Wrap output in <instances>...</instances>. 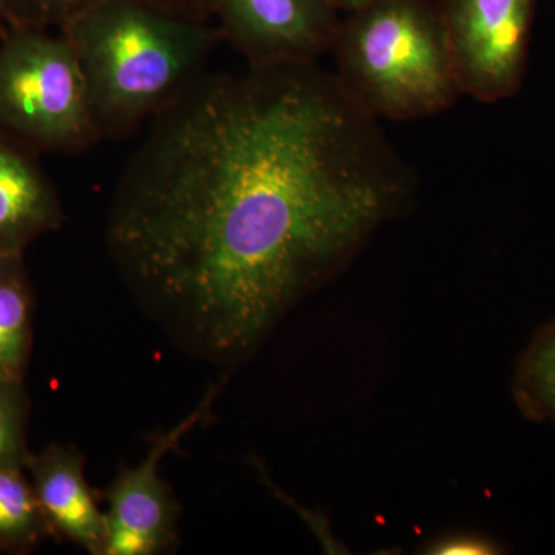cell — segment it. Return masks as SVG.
Here are the masks:
<instances>
[{
    "mask_svg": "<svg viewBox=\"0 0 555 555\" xmlns=\"http://www.w3.org/2000/svg\"><path fill=\"white\" fill-rule=\"evenodd\" d=\"M516 396L529 418L555 422V323L537 335L521 358Z\"/></svg>",
    "mask_w": 555,
    "mask_h": 555,
    "instance_id": "cell-12",
    "label": "cell"
},
{
    "mask_svg": "<svg viewBox=\"0 0 555 555\" xmlns=\"http://www.w3.org/2000/svg\"><path fill=\"white\" fill-rule=\"evenodd\" d=\"M436 554H491L492 546L483 540L463 539V537H456V539L448 540V542L440 543V545L434 547Z\"/></svg>",
    "mask_w": 555,
    "mask_h": 555,
    "instance_id": "cell-16",
    "label": "cell"
},
{
    "mask_svg": "<svg viewBox=\"0 0 555 555\" xmlns=\"http://www.w3.org/2000/svg\"><path fill=\"white\" fill-rule=\"evenodd\" d=\"M38 156L0 133V257L24 255L33 241L64 224L60 196Z\"/></svg>",
    "mask_w": 555,
    "mask_h": 555,
    "instance_id": "cell-9",
    "label": "cell"
},
{
    "mask_svg": "<svg viewBox=\"0 0 555 555\" xmlns=\"http://www.w3.org/2000/svg\"><path fill=\"white\" fill-rule=\"evenodd\" d=\"M93 0H9L5 27L36 28L64 27Z\"/></svg>",
    "mask_w": 555,
    "mask_h": 555,
    "instance_id": "cell-14",
    "label": "cell"
},
{
    "mask_svg": "<svg viewBox=\"0 0 555 555\" xmlns=\"http://www.w3.org/2000/svg\"><path fill=\"white\" fill-rule=\"evenodd\" d=\"M412 189L377 118L317 62L203 72L124 167L105 238L171 337L236 364Z\"/></svg>",
    "mask_w": 555,
    "mask_h": 555,
    "instance_id": "cell-1",
    "label": "cell"
},
{
    "mask_svg": "<svg viewBox=\"0 0 555 555\" xmlns=\"http://www.w3.org/2000/svg\"><path fill=\"white\" fill-rule=\"evenodd\" d=\"M61 33L78 56L102 139L155 118L206 72L222 39L208 21L150 0H93Z\"/></svg>",
    "mask_w": 555,
    "mask_h": 555,
    "instance_id": "cell-2",
    "label": "cell"
},
{
    "mask_svg": "<svg viewBox=\"0 0 555 555\" xmlns=\"http://www.w3.org/2000/svg\"><path fill=\"white\" fill-rule=\"evenodd\" d=\"M51 539L75 543L91 555H104L107 516L101 511V492L86 477V459L78 449L50 444L31 452L27 465Z\"/></svg>",
    "mask_w": 555,
    "mask_h": 555,
    "instance_id": "cell-8",
    "label": "cell"
},
{
    "mask_svg": "<svg viewBox=\"0 0 555 555\" xmlns=\"http://www.w3.org/2000/svg\"><path fill=\"white\" fill-rule=\"evenodd\" d=\"M35 308L24 255L0 257V379L27 377Z\"/></svg>",
    "mask_w": 555,
    "mask_h": 555,
    "instance_id": "cell-10",
    "label": "cell"
},
{
    "mask_svg": "<svg viewBox=\"0 0 555 555\" xmlns=\"http://www.w3.org/2000/svg\"><path fill=\"white\" fill-rule=\"evenodd\" d=\"M9 17V0H0V25L7 24Z\"/></svg>",
    "mask_w": 555,
    "mask_h": 555,
    "instance_id": "cell-18",
    "label": "cell"
},
{
    "mask_svg": "<svg viewBox=\"0 0 555 555\" xmlns=\"http://www.w3.org/2000/svg\"><path fill=\"white\" fill-rule=\"evenodd\" d=\"M460 93L507 100L524 82L535 0H441L438 3Z\"/></svg>",
    "mask_w": 555,
    "mask_h": 555,
    "instance_id": "cell-5",
    "label": "cell"
},
{
    "mask_svg": "<svg viewBox=\"0 0 555 555\" xmlns=\"http://www.w3.org/2000/svg\"><path fill=\"white\" fill-rule=\"evenodd\" d=\"M331 51L339 83L374 118H427L462 94L433 0H369L339 24Z\"/></svg>",
    "mask_w": 555,
    "mask_h": 555,
    "instance_id": "cell-3",
    "label": "cell"
},
{
    "mask_svg": "<svg viewBox=\"0 0 555 555\" xmlns=\"http://www.w3.org/2000/svg\"><path fill=\"white\" fill-rule=\"evenodd\" d=\"M215 14L248 67L317 62L341 24L327 0H215Z\"/></svg>",
    "mask_w": 555,
    "mask_h": 555,
    "instance_id": "cell-7",
    "label": "cell"
},
{
    "mask_svg": "<svg viewBox=\"0 0 555 555\" xmlns=\"http://www.w3.org/2000/svg\"><path fill=\"white\" fill-rule=\"evenodd\" d=\"M0 133L36 155L86 152L101 141L78 56L62 33L2 31Z\"/></svg>",
    "mask_w": 555,
    "mask_h": 555,
    "instance_id": "cell-4",
    "label": "cell"
},
{
    "mask_svg": "<svg viewBox=\"0 0 555 555\" xmlns=\"http://www.w3.org/2000/svg\"><path fill=\"white\" fill-rule=\"evenodd\" d=\"M332 7L337 11H346V13H353L360 10L361 7L366 5L369 0H327Z\"/></svg>",
    "mask_w": 555,
    "mask_h": 555,
    "instance_id": "cell-17",
    "label": "cell"
},
{
    "mask_svg": "<svg viewBox=\"0 0 555 555\" xmlns=\"http://www.w3.org/2000/svg\"><path fill=\"white\" fill-rule=\"evenodd\" d=\"M150 2L192 20L208 21L215 14V0H150Z\"/></svg>",
    "mask_w": 555,
    "mask_h": 555,
    "instance_id": "cell-15",
    "label": "cell"
},
{
    "mask_svg": "<svg viewBox=\"0 0 555 555\" xmlns=\"http://www.w3.org/2000/svg\"><path fill=\"white\" fill-rule=\"evenodd\" d=\"M46 539L50 526L24 467L0 469V553L27 554Z\"/></svg>",
    "mask_w": 555,
    "mask_h": 555,
    "instance_id": "cell-11",
    "label": "cell"
},
{
    "mask_svg": "<svg viewBox=\"0 0 555 555\" xmlns=\"http://www.w3.org/2000/svg\"><path fill=\"white\" fill-rule=\"evenodd\" d=\"M31 403L22 379H0V469L24 467L30 459L28 422Z\"/></svg>",
    "mask_w": 555,
    "mask_h": 555,
    "instance_id": "cell-13",
    "label": "cell"
},
{
    "mask_svg": "<svg viewBox=\"0 0 555 555\" xmlns=\"http://www.w3.org/2000/svg\"><path fill=\"white\" fill-rule=\"evenodd\" d=\"M217 390L215 387L189 418L155 438L137 467H120L105 492L108 511L104 555H155L177 546L179 505L160 477V460L206 418Z\"/></svg>",
    "mask_w": 555,
    "mask_h": 555,
    "instance_id": "cell-6",
    "label": "cell"
}]
</instances>
